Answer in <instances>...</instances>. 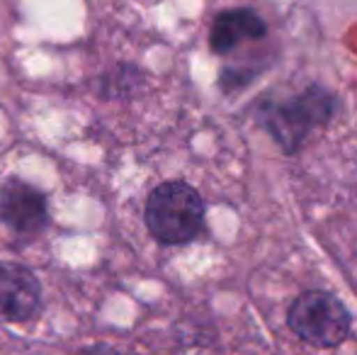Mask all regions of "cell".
I'll return each instance as SVG.
<instances>
[{"label": "cell", "mask_w": 357, "mask_h": 355, "mask_svg": "<svg viewBox=\"0 0 357 355\" xmlns=\"http://www.w3.org/2000/svg\"><path fill=\"white\" fill-rule=\"evenodd\" d=\"M287 324L309 346L335 348L348 338L353 319L335 294L324 289H309L291 302Z\"/></svg>", "instance_id": "cell-2"}, {"label": "cell", "mask_w": 357, "mask_h": 355, "mask_svg": "<svg viewBox=\"0 0 357 355\" xmlns=\"http://www.w3.org/2000/svg\"><path fill=\"white\" fill-rule=\"evenodd\" d=\"M333 95L319 86H311L287 103L265 107L263 124L287 153H294L304 144V139L314 132L316 124H324L333 117Z\"/></svg>", "instance_id": "cell-3"}, {"label": "cell", "mask_w": 357, "mask_h": 355, "mask_svg": "<svg viewBox=\"0 0 357 355\" xmlns=\"http://www.w3.org/2000/svg\"><path fill=\"white\" fill-rule=\"evenodd\" d=\"M42 307L39 278L22 263L0 261V322H29Z\"/></svg>", "instance_id": "cell-5"}, {"label": "cell", "mask_w": 357, "mask_h": 355, "mask_svg": "<svg viewBox=\"0 0 357 355\" xmlns=\"http://www.w3.org/2000/svg\"><path fill=\"white\" fill-rule=\"evenodd\" d=\"M83 355H119V353L114 351L112 346H107V343H98V346H90V348H85Z\"/></svg>", "instance_id": "cell-7"}, {"label": "cell", "mask_w": 357, "mask_h": 355, "mask_svg": "<svg viewBox=\"0 0 357 355\" xmlns=\"http://www.w3.org/2000/svg\"><path fill=\"white\" fill-rule=\"evenodd\" d=\"M268 34L265 20L250 8H234L216 15L212 32H209V44L212 52L219 56H226L234 49H238L243 42H258Z\"/></svg>", "instance_id": "cell-6"}, {"label": "cell", "mask_w": 357, "mask_h": 355, "mask_svg": "<svg viewBox=\"0 0 357 355\" xmlns=\"http://www.w3.org/2000/svg\"><path fill=\"white\" fill-rule=\"evenodd\" d=\"M0 222L24 236L39 234L49 224L44 192L20 178H8L0 185Z\"/></svg>", "instance_id": "cell-4"}, {"label": "cell", "mask_w": 357, "mask_h": 355, "mask_svg": "<svg viewBox=\"0 0 357 355\" xmlns=\"http://www.w3.org/2000/svg\"><path fill=\"white\" fill-rule=\"evenodd\" d=\"M144 217L155 241L178 246L197 239L204 229V202L192 185L170 180L149 195Z\"/></svg>", "instance_id": "cell-1"}]
</instances>
